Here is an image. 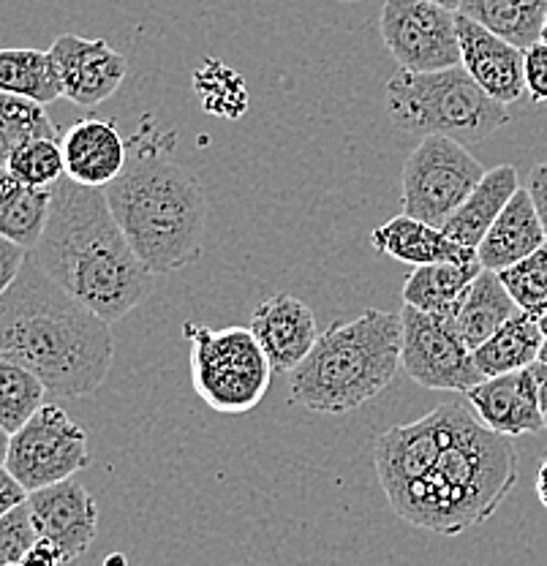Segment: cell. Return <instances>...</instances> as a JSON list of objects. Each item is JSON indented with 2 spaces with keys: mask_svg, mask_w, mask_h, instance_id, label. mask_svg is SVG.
Instances as JSON below:
<instances>
[{
  "mask_svg": "<svg viewBox=\"0 0 547 566\" xmlns=\"http://www.w3.org/2000/svg\"><path fill=\"white\" fill-rule=\"evenodd\" d=\"M374 469L392 512L441 536L491 521L517 485L512 441L461 403L385 430L374 444Z\"/></svg>",
  "mask_w": 547,
  "mask_h": 566,
  "instance_id": "1",
  "label": "cell"
},
{
  "mask_svg": "<svg viewBox=\"0 0 547 566\" xmlns=\"http://www.w3.org/2000/svg\"><path fill=\"white\" fill-rule=\"evenodd\" d=\"M33 262L107 324L120 322L152 294V273L112 216L107 191L63 177Z\"/></svg>",
  "mask_w": 547,
  "mask_h": 566,
  "instance_id": "2",
  "label": "cell"
},
{
  "mask_svg": "<svg viewBox=\"0 0 547 566\" xmlns=\"http://www.w3.org/2000/svg\"><path fill=\"white\" fill-rule=\"evenodd\" d=\"M112 324L57 286L28 253L0 297V357L25 365L52 395L87 398L115 363Z\"/></svg>",
  "mask_w": 547,
  "mask_h": 566,
  "instance_id": "3",
  "label": "cell"
},
{
  "mask_svg": "<svg viewBox=\"0 0 547 566\" xmlns=\"http://www.w3.org/2000/svg\"><path fill=\"white\" fill-rule=\"evenodd\" d=\"M107 191L115 221L152 275L188 268L202 256L204 191L199 177L161 150H139Z\"/></svg>",
  "mask_w": 547,
  "mask_h": 566,
  "instance_id": "4",
  "label": "cell"
},
{
  "mask_svg": "<svg viewBox=\"0 0 547 566\" xmlns=\"http://www.w3.org/2000/svg\"><path fill=\"white\" fill-rule=\"evenodd\" d=\"M401 346V314L368 308L316 338L290 374V398L316 415H349L396 381Z\"/></svg>",
  "mask_w": 547,
  "mask_h": 566,
  "instance_id": "5",
  "label": "cell"
},
{
  "mask_svg": "<svg viewBox=\"0 0 547 566\" xmlns=\"http://www.w3.org/2000/svg\"><path fill=\"white\" fill-rule=\"evenodd\" d=\"M387 112L406 134L450 137L461 145H476L509 123L507 106L493 102L463 66L431 74L401 69L387 82Z\"/></svg>",
  "mask_w": 547,
  "mask_h": 566,
  "instance_id": "6",
  "label": "cell"
},
{
  "mask_svg": "<svg viewBox=\"0 0 547 566\" xmlns=\"http://www.w3.org/2000/svg\"><path fill=\"white\" fill-rule=\"evenodd\" d=\"M191 381L199 398L219 415H249L267 395L273 365L251 327H221L188 322Z\"/></svg>",
  "mask_w": 547,
  "mask_h": 566,
  "instance_id": "7",
  "label": "cell"
},
{
  "mask_svg": "<svg viewBox=\"0 0 547 566\" xmlns=\"http://www.w3.org/2000/svg\"><path fill=\"white\" fill-rule=\"evenodd\" d=\"M485 172L461 142L422 137L403 164V212L441 229Z\"/></svg>",
  "mask_w": 547,
  "mask_h": 566,
  "instance_id": "8",
  "label": "cell"
},
{
  "mask_svg": "<svg viewBox=\"0 0 547 566\" xmlns=\"http://www.w3.org/2000/svg\"><path fill=\"white\" fill-rule=\"evenodd\" d=\"M91 465L87 433L57 403H44L11 433L6 469L28 493L72 480Z\"/></svg>",
  "mask_w": 547,
  "mask_h": 566,
  "instance_id": "9",
  "label": "cell"
},
{
  "mask_svg": "<svg viewBox=\"0 0 547 566\" xmlns=\"http://www.w3.org/2000/svg\"><path fill=\"white\" fill-rule=\"evenodd\" d=\"M401 327V368L420 387L469 392L485 379L476 368L474 352L463 340L455 318L425 314V311L403 305Z\"/></svg>",
  "mask_w": 547,
  "mask_h": 566,
  "instance_id": "10",
  "label": "cell"
},
{
  "mask_svg": "<svg viewBox=\"0 0 547 566\" xmlns=\"http://www.w3.org/2000/svg\"><path fill=\"white\" fill-rule=\"evenodd\" d=\"M379 31L403 71L431 74L461 66L457 11L428 0H385Z\"/></svg>",
  "mask_w": 547,
  "mask_h": 566,
  "instance_id": "11",
  "label": "cell"
},
{
  "mask_svg": "<svg viewBox=\"0 0 547 566\" xmlns=\"http://www.w3.org/2000/svg\"><path fill=\"white\" fill-rule=\"evenodd\" d=\"M50 55L61 76L63 96L85 109H93L115 96L128 74L126 57L112 50L109 41L104 39L63 33L50 46Z\"/></svg>",
  "mask_w": 547,
  "mask_h": 566,
  "instance_id": "12",
  "label": "cell"
},
{
  "mask_svg": "<svg viewBox=\"0 0 547 566\" xmlns=\"http://www.w3.org/2000/svg\"><path fill=\"white\" fill-rule=\"evenodd\" d=\"M33 526L41 539L52 542L66 564L91 551L98 534V506L87 488L76 480L41 488L28 495Z\"/></svg>",
  "mask_w": 547,
  "mask_h": 566,
  "instance_id": "13",
  "label": "cell"
},
{
  "mask_svg": "<svg viewBox=\"0 0 547 566\" xmlns=\"http://www.w3.org/2000/svg\"><path fill=\"white\" fill-rule=\"evenodd\" d=\"M474 417L498 436L537 433L545 428V411L539 406V389L532 365L512 374L482 379L466 392Z\"/></svg>",
  "mask_w": 547,
  "mask_h": 566,
  "instance_id": "14",
  "label": "cell"
},
{
  "mask_svg": "<svg viewBox=\"0 0 547 566\" xmlns=\"http://www.w3.org/2000/svg\"><path fill=\"white\" fill-rule=\"evenodd\" d=\"M457 41H461V66L493 98L509 106L526 93L523 50L502 35L491 33L480 22L457 14Z\"/></svg>",
  "mask_w": 547,
  "mask_h": 566,
  "instance_id": "15",
  "label": "cell"
},
{
  "mask_svg": "<svg viewBox=\"0 0 547 566\" xmlns=\"http://www.w3.org/2000/svg\"><path fill=\"white\" fill-rule=\"evenodd\" d=\"M249 327L267 354L273 374H292L319 338L314 311L294 294H273L262 300L251 314Z\"/></svg>",
  "mask_w": 547,
  "mask_h": 566,
  "instance_id": "16",
  "label": "cell"
},
{
  "mask_svg": "<svg viewBox=\"0 0 547 566\" xmlns=\"http://www.w3.org/2000/svg\"><path fill=\"white\" fill-rule=\"evenodd\" d=\"M66 177L87 188H107L123 175L128 147L115 123L85 117L69 126L61 137Z\"/></svg>",
  "mask_w": 547,
  "mask_h": 566,
  "instance_id": "17",
  "label": "cell"
},
{
  "mask_svg": "<svg viewBox=\"0 0 547 566\" xmlns=\"http://www.w3.org/2000/svg\"><path fill=\"white\" fill-rule=\"evenodd\" d=\"M370 245L379 253H385V256L396 259V262L411 264V268L439 262H476L474 248L455 243L439 227H431V223L406 216V212L390 218L379 229H374L370 232Z\"/></svg>",
  "mask_w": 547,
  "mask_h": 566,
  "instance_id": "18",
  "label": "cell"
},
{
  "mask_svg": "<svg viewBox=\"0 0 547 566\" xmlns=\"http://www.w3.org/2000/svg\"><path fill=\"white\" fill-rule=\"evenodd\" d=\"M545 243L547 234L532 202V193L520 188L509 199L507 208L502 210V216L493 221V227L487 229L485 240L476 248V262L482 264V270L502 273V270L532 256Z\"/></svg>",
  "mask_w": 547,
  "mask_h": 566,
  "instance_id": "19",
  "label": "cell"
},
{
  "mask_svg": "<svg viewBox=\"0 0 547 566\" xmlns=\"http://www.w3.org/2000/svg\"><path fill=\"white\" fill-rule=\"evenodd\" d=\"M520 191L517 186V169L509 167V164H502V167L487 169L485 177L480 180V186L469 193L466 202L461 205L455 212H452L450 221L441 227V232L446 234L455 243L466 248H480L482 240H485L487 229L493 227L502 210L507 208L509 199Z\"/></svg>",
  "mask_w": 547,
  "mask_h": 566,
  "instance_id": "20",
  "label": "cell"
},
{
  "mask_svg": "<svg viewBox=\"0 0 547 566\" xmlns=\"http://www.w3.org/2000/svg\"><path fill=\"white\" fill-rule=\"evenodd\" d=\"M480 273V262L422 264L411 270L409 279L403 281V303L425 314L455 318Z\"/></svg>",
  "mask_w": 547,
  "mask_h": 566,
  "instance_id": "21",
  "label": "cell"
},
{
  "mask_svg": "<svg viewBox=\"0 0 547 566\" xmlns=\"http://www.w3.org/2000/svg\"><path fill=\"white\" fill-rule=\"evenodd\" d=\"M52 210V188H33L0 167V238L33 251Z\"/></svg>",
  "mask_w": 547,
  "mask_h": 566,
  "instance_id": "22",
  "label": "cell"
},
{
  "mask_svg": "<svg viewBox=\"0 0 547 566\" xmlns=\"http://www.w3.org/2000/svg\"><path fill=\"white\" fill-rule=\"evenodd\" d=\"M543 340L545 335L539 329L537 316L526 314V311H517L504 327H498L474 352V363L485 379L512 374V370H523L537 363Z\"/></svg>",
  "mask_w": 547,
  "mask_h": 566,
  "instance_id": "23",
  "label": "cell"
},
{
  "mask_svg": "<svg viewBox=\"0 0 547 566\" xmlns=\"http://www.w3.org/2000/svg\"><path fill=\"white\" fill-rule=\"evenodd\" d=\"M457 14L526 50L543 39L547 0H461Z\"/></svg>",
  "mask_w": 547,
  "mask_h": 566,
  "instance_id": "24",
  "label": "cell"
},
{
  "mask_svg": "<svg viewBox=\"0 0 547 566\" xmlns=\"http://www.w3.org/2000/svg\"><path fill=\"white\" fill-rule=\"evenodd\" d=\"M0 93L31 98L44 106L57 102L63 87L50 50H31V46L0 50Z\"/></svg>",
  "mask_w": 547,
  "mask_h": 566,
  "instance_id": "25",
  "label": "cell"
},
{
  "mask_svg": "<svg viewBox=\"0 0 547 566\" xmlns=\"http://www.w3.org/2000/svg\"><path fill=\"white\" fill-rule=\"evenodd\" d=\"M515 300L509 297L507 286H504L498 273L491 270H482L476 275L472 292H469L466 303H463L461 314L455 316L457 329H461L463 340L469 344V349L476 352L498 327L509 322L517 314Z\"/></svg>",
  "mask_w": 547,
  "mask_h": 566,
  "instance_id": "26",
  "label": "cell"
},
{
  "mask_svg": "<svg viewBox=\"0 0 547 566\" xmlns=\"http://www.w3.org/2000/svg\"><path fill=\"white\" fill-rule=\"evenodd\" d=\"M44 381L25 365L0 357V428L17 433L46 403Z\"/></svg>",
  "mask_w": 547,
  "mask_h": 566,
  "instance_id": "27",
  "label": "cell"
},
{
  "mask_svg": "<svg viewBox=\"0 0 547 566\" xmlns=\"http://www.w3.org/2000/svg\"><path fill=\"white\" fill-rule=\"evenodd\" d=\"M33 139H57V128L44 104L0 93V167H6L17 147Z\"/></svg>",
  "mask_w": 547,
  "mask_h": 566,
  "instance_id": "28",
  "label": "cell"
},
{
  "mask_svg": "<svg viewBox=\"0 0 547 566\" xmlns=\"http://www.w3.org/2000/svg\"><path fill=\"white\" fill-rule=\"evenodd\" d=\"M193 91L202 98L204 112L219 117L245 115L249 109V91H245L243 76L219 61H204L193 74Z\"/></svg>",
  "mask_w": 547,
  "mask_h": 566,
  "instance_id": "29",
  "label": "cell"
},
{
  "mask_svg": "<svg viewBox=\"0 0 547 566\" xmlns=\"http://www.w3.org/2000/svg\"><path fill=\"white\" fill-rule=\"evenodd\" d=\"M6 169L20 182L33 188H52L66 177L63 147L57 139H33L17 147L6 161Z\"/></svg>",
  "mask_w": 547,
  "mask_h": 566,
  "instance_id": "30",
  "label": "cell"
},
{
  "mask_svg": "<svg viewBox=\"0 0 547 566\" xmlns=\"http://www.w3.org/2000/svg\"><path fill=\"white\" fill-rule=\"evenodd\" d=\"M509 297L520 311L532 316H543L547 311V243L526 256L523 262L498 273Z\"/></svg>",
  "mask_w": 547,
  "mask_h": 566,
  "instance_id": "31",
  "label": "cell"
},
{
  "mask_svg": "<svg viewBox=\"0 0 547 566\" xmlns=\"http://www.w3.org/2000/svg\"><path fill=\"white\" fill-rule=\"evenodd\" d=\"M39 542V531L33 526L31 506L20 504L9 515L0 517V566L22 564L33 545Z\"/></svg>",
  "mask_w": 547,
  "mask_h": 566,
  "instance_id": "32",
  "label": "cell"
},
{
  "mask_svg": "<svg viewBox=\"0 0 547 566\" xmlns=\"http://www.w3.org/2000/svg\"><path fill=\"white\" fill-rule=\"evenodd\" d=\"M523 74H526V93L534 104L547 102V44H537L523 50Z\"/></svg>",
  "mask_w": 547,
  "mask_h": 566,
  "instance_id": "33",
  "label": "cell"
},
{
  "mask_svg": "<svg viewBox=\"0 0 547 566\" xmlns=\"http://www.w3.org/2000/svg\"><path fill=\"white\" fill-rule=\"evenodd\" d=\"M25 259H28L25 248H20L17 243H11V240L0 238V297H3V294L9 292L11 283L17 281V275H20Z\"/></svg>",
  "mask_w": 547,
  "mask_h": 566,
  "instance_id": "34",
  "label": "cell"
},
{
  "mask_svg": "<svg viewBox=\"0 0 547 566\" xmlns=\"http://www.w3.org/2000/svg\"><path fill=\"white\" fill-rule=\"evenodd\" d=\"M28 495L31 493H28L25 488H22L14 476H11V471L3 465V469H0V517H6L11 510H17L20 504H25Z\"/></svg>",
  "mask_w": 547,
  "mask_h": 566,
  "instance_id": "35",
  "label": "cell"
},
{
  "mask_svg": "<svg viewBox=\"0 0 547 566\" xmlns=\"http://www.w3.org/2000/svg\"><path fill=\"white\" fill-rule=\"evenodd\" d=\"M526 191L532 193V202H534V208H537V216H539V221H543L545 234H547V161L537 164V167L532 169Z\"/></svg>",
  "mask_w": 547,
  "mask_h": 566,
  "instance_id": "36",
  "label": "cell"
},
{
  "mask_svg": "<svg viewBox=\"0 0 547 566\" xmlns=\"http://www.w3.org/2000/svg\"><path fill=\"white\" fill-rule=\"evenodd\" d=\"M63 564L66 562L61 558L57 547L52 545V542L41 539L39 536V542L31 547V551H28V556L22 558L20 566H63Z\"/></svg>",
  "mask_w": 547,
  "mask_h": 566,
  "instance_id": "37",
  "label": "cell"
},
{
  "mask_svg": "<svg viewBox=\"0 0 547 566\" xmlns=\"http://www.w3.org/2000/svg\"><path fill=\"white\" fill-rule=\"evenodd\" d=\"M532 370H534V379H537V389H539V406H543V411H547V365L534 363Z\"/></svg>",
  "mask_w": 547,
  "mask_h": 566,
  "instance_id": "38",
  "label": "cell"
},
{
  "mask_svg": "<svg viewBox=\"0 0 547 566\" xmlns=\"http://www.w3.org/2000/svg\"><path fill=\"white\" fill-rule=\"evenodd\" d=\"M537 495L547 510V452H545L543 463H539V471H537Z\"/></svg>",
  "mask_w": 547,
  "mask_h": 566,
  "instance_id": "39",
  "label": "cell"
},
{
  "mask_svg": "<svg viewBox=\"0 0 547 566\" xmlns=\"http://www.w3.org/2000/svg\"><path fill=\"white\" fill-rule=\"evenodd\" d=\"M9 441H11V433H6V430L0 428V469L6 465V455H9Z\"/></svg>",
  "mask_w": 547,
  "mask_h": 566,
  "instance_id": "40",
  "label": "cell"
},
{
  "mask_svg": "<svg viewBox=\"0 0 547 566\" xmlns=\"http://www.w3.org/2000/svg\"><path fill=\"white\" fill-rule=\"evenodd\" d=\"M428 3L444 6V9H450V11H457V9H461V0H428Z\"/></svg>",
  "mask_w": 547,
  "mask_h": 566,
  "instance_id": "41",
  "label": "cell"
},
{
  "mask_svg": "<svg viewBox=\"0 0 547 566\" xmlns=\"http://www.w3.org/2000/svg\"><path fill=\"white\" fill-rule=\"evenodd\" d=\"M104 566H126V558H123L120 553H115V556H109L107 562H104Z\"/></svg>",
  "mask_w": 547,
  "mask_h": 566,
  "instance_id": "42",
  "label": "cell"
},
{
  "mask_svg": "<svg viewBox=\"0 0 547 566\" xmlns=\"http://www.w3.org/2000/svg\"><path fill=\"white\" fill-rule=\"evenodd\" d=\"M537 363H543V365H547V338L543 340V349H539V359Z\"/></svg>",
  "mask_w": 547,
  "mask_h": 566,
  "instance_id": "43",
  "label": "cell"
},
{
  "mask_svg": "<svg viewBox=\"0 0 547 566\" xmlns=\"http://www.w3.org/2000/svg\"><path fill=\"white\" fill-rule=\"evenodd\" d=\"M537 322H539V329H543V335H545V338H547V311H545L543 316L537 318Z\"/></svg>",
  "mask_w": 547,
  "mask_h": 566,
  "instance_id": "44",
  "label": "cell"
},
{
  "mask_svg": "<svg viewBox=\"0 0 547 566\" xmlns=\"http://www.w3.org/2000/svg\"><path fill=\"white\" fill-rule=\"evenodd\" d=\"M539 41H545V44H547V17H545V25H543V39H539Z\"/></svg>",
  "mask_w": 547,
  "mask_h": 566,
  "instance_id": "45",
  "label": "cell"
},
{
  "mask_svg": "<svg viewBox=\"0 0 547 566\" xmlns=\"http://www.w3.org/2000/svg\"><path fill=\"white\" fill-rule=\"evenodd\" d=\"M340 3H355V0H340Z\"/></svg>",
  "mask_w": 547,
  "mask_h": 566,
  "instance_id": "46",
  "label": "cell"
},
{
  "mask_svg": "<svg viewBox=\"0 0 547 566\" xmlns=\"http://www.w3.org/2000/svg\"><path fill=\"white\" fill-rule=\"evenodd\" d=\"M3 566H20V564H3Z\"/></svg>",
  "mask_w": 547,
  "mask_h": 566,
  "instance_id": "47",
  "label": "cell"
},
{
  "mask_svg": "<svg viewBox=\"0 0 547 566\" xmlns=\"http://www.w3.org/2000/svg\"><path fill=\"white\" fill-rule=\"evenodd\" d=\"M545 428H547V411H545Z\"/></svg>",
  "mask_w": 547,
  "mask_h": 566,
  "instance_id": "48",
  "label": "cell"
}]
</instances>
